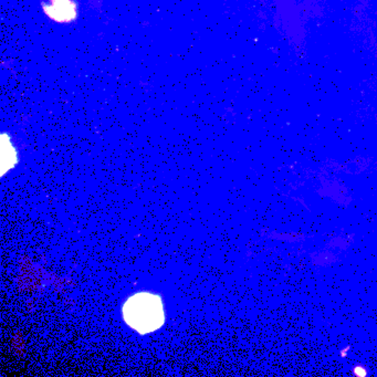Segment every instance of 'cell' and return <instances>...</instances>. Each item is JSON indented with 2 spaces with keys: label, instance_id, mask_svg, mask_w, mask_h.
<instances>
[{
  "label": "cell",
  "instance_id": "6da1fadb",
  "mask_svg": "<svg viewBox=\"0 0 377 377\" xmlns=\"http://www.w3.org/2000/svg\"><path fill=\"white\" fill-rule=\"evenodd\" d=\"M124 322L135 332L150 334L165 323V309L162 297L148 291L130 295L122 307Z\"/></svg>",
  "mask_w": 377,
  "mask_h": 377
},
{
  "label": "cell",
  "instance_id": "7a4b0ae2",
  "mask_svg": "<svg viewBox=\"0 0 377 377\" xmlns=\"http://www.w3.org/2000/svg\"><path fill=\"white\" fill-rule=\"evenodd\" d=\"M1 145H3V160H1V175L5 176L8 170H13L18 162L17 150L15 146L11 144V138H8L7 135L4 134L1 138Z\"/></svg>",
  "mask_w": 377,
  "mask_h": 377
}]
</instances>
